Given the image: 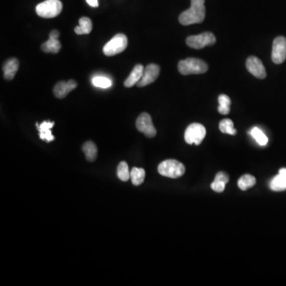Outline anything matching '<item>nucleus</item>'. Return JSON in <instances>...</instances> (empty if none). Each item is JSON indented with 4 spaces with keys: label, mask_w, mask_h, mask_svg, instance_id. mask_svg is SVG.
<instances>
[{
    "label": "nucleus",
    "mask_w": 286,
    "mask_h": 286,
    "mask_svg": "<svg viewBox=\"0 0 286 286\" xmlns=\"http://www.w3.org/2000/svg\"><path fill=\"white\" fill-rule=\"evenodd\" d=\"M205 0H191V7L187 11L182 12L179 16L181 25L189 26L201 23L205 19Z\"/></svg>",
    "instance_id": "f257e3e1"
},
{
    "label": "nucleus",
    "mask_w": 286,
    "mask_h": 286,
    "mask_svg": "<svg viewBox=\"0 0 286 286\" xmlns=\"http://www.w3.org/2000/svg\"><path fill=\"white\" fill-rule=\"evenodd\" d=\"M208 69L207 63L197 58H187L178 64V70L182 75L201 74L206 73Z\"/></svg>",
    "instance_id": "f03ea898"
},
{
    "label": "nucleus",
    "mask_w": 286,
    "mask_h": 286,
    "mask_svg": "<svg viewBox=\"0 0 286 286\" xmlns=\"http://www.w3.org/2000/svg\"><path fill=\"white\" fill-rule=\"evenodd\" d=\"M62 8V3L60 0H46L36 7V12L40 17L52 19L59 16Z\"/></svg>",
    "instance_id": "7ed1b4c3"
},
{
    "label": "nucleus",
    "mask_w": 286,
    "mask_h": 286,
    "mask_svg": "<svg viewBox=\"0 0 286 286\" xmlns=\"http://www.w3.org/2000/svg\"><path fill=\"white\" fill-rule=\"evenodd\" d=\"M159 174L170 178H181L185 174V168L181 162L176 160H166L159 166Z\"/></svg>",
    "instance_id": "20e7f679"
},
{
    "label": "nucleus",
    "mask_w": 286,
    "mask_h": 286,
    "mask_svg": "<svg viewBox=\"0 0 286 286\" xmlns=\"http://www.w3.org/2000/svg\"><path fill=\"white\" fill-rule=\"evenodd\" d=\"M128 41L126 35L118 34L103 47V54L107 57L117 55L126 50Z\"/></svg>",
    "instance_id": "39448f33"
},
{
    "label": "nucleus",
    "mask_w": 286,
    "mask_h": 286,
    "mask_svg": "<svg viewBox=\"0 0 286 286\" xmlns=\"http://www.w3.org/2000/svg\"><path fill=\"white\" fill-rule=\"evenodd\" d=\"M206 135V129L202 124L192 123L185 130V140L188 144L199 146Z\"/></svg>",
    "instance_id": "423d86ee"
},
{
    "label": "nucleus",
    "mask_w": 286,
    "mask_h": 286,
    "mask_svg": "<svg viewBox=\"0 0 286 286\" xmlns=\"http://www.w3.org/2000/svg\"><path fill=\"white\" fill-rule=\"evenodd\" d=\"M216 37L211 32H205L198 35L188 37L186 44L195 50H200L216 43Z\"/></svg>",
    "instance_id": "0eeeda50"
},
{
    "label": "nucleus",
    "mask_w": 286,
    "mask_h": 286,
    "mask_svg": "<svg viewBox=\"0 0 286 286\" xmlns=\"http://www.w3.org/2000/svg\"><path fill=\"white\" fill-rule=\"evenodd\" d=\"M272 61L276 65L282 64L286 59V38L280 36L275 38L272 49Z\"/></svg>",
    "instance_id": "6e6552de"
},
{
    "label": "nucleus",
    "mask_w": 286,
    "mask_h": 286,
    "mask_svg": "<svg viewBox=\"0 0 286 286\" xmlns=\"http://www.w3.org/2000/svg\"><path fill=\"white\" fill-rule=\"evenodd\" d=\"M136 127L147 137H154L156 135L157 130L153 124L151 115L147 113H141L136 120Z\"/></svg>",
    "instance_id": "1a4fd4ad"
},
{
    "label": "nucleus",
    "mask_w": 286,
    "mask_h": 286,
    "mask_svg": "<svg viewBox=\"0 0 286 286\" xmlns=\"http://www.w3.org/2000/svg\"><path fill=\"white\" fill-rule=\"evenodd\" d=\"M246 66L248 72L255 76L256 78L265 79L266 77L265 67L261 60L257 57L254 56L249 57L246 61Z\"/></svg>",
    "instance_id": "9d476101"
},
{
    "label": "nucleus",
    "mask_w": 286,
    "mask_h": 286,
    "mask_svg": "<svg viewBox=\"0 0 286 286\" xmlns=\"http://www.w3.org/2000/svg\"><path fill=\"white\" fill-rule=\"evenodd\" d=\"M159 73H160V67L159 65L155 64L147 65L144 69L142 77L139 82L137 83V85L138 87H145L152 84L159 77Z\"/></svg>",
    "instance_id": "9b49d317"
},
{
    "label": "nucleus",
    "mask_w": 286,
    "mask_h": 286,
    "mask_svg": "<svg viewBox=\"0 0 286 286\" xmlns=\"http://www.w3.org/2000/svg\"><path fill=\"white\" fill-rule=\"evenodd\" d=\"M60 33L58 31H51L50 34V39L47 42L42 45V50L45 53H51V54H57L61 50V42L58 40Z\"/></svg>",
    "instance_id": "f8f14e48"
},
{
    "label": "nucleus",
    "mask_w": 286,
    "mask_h": 286,
    "mask_svg": "<svg viewBox=\"0 0 286 286\" xmlns=\"http://www.w3.org/2000/svg\"><path fill=\"white\" fill-rule=\"evenodd\" d=\"M77 87V84L73 80L69 81H60L56 84L54 88V93L56 97L58 99H63L66 97L69 92Z\"/></svg>",
    "instance_id": "ddd939ff"
},
{
    "label": "nucleus",
    "mask_w": 286,
    "mask_h": 286,
    "mask_svg": "<svg viewBox=\"0 0 286 286\" xmlns=\"http://www.w3.org/2000/svg\"><path fill=\"white\" fill-rule=\"evenodd\" d=\"M54 124H55L54 122H50V121H44L41 124H36L38 131L40 133L39 135L41 139L45 140L48 142L55 139L51 132V128L54 126Z\"/></svg>",
    "instance_id": "4468645a"
},
{
    "label": "nucleus",
    "mask_w": 286,
    "mask_h": 286,
    "mask_svg": "<svg viewBox=\"0 0 286 286\" xmlns=\"http://www.w3.org/2000/svg\"><path fill=\"white\" fill-rule=\"evenodd\" d=\"M19 61L16 58H11L4 63V78L7 80H13L16 73L19 70Z\"/></svg>",
    "instance_id": "2eb2a0df"
},
{
    "label": "nucleus",
    "mask_w": 286,
    "mask_h": 286,
    "mask_svg": "<svg viewBox=\"0 0 286 286\" xmlns=\"http://www.w3.org/2000/svg\"><path fill=\"white\" fill-rule=\"evenodd\" d=\"M144 67L141 65H137L134 66L130 76H128L127 79L124 82V86L126 88H131L133 85H135L137 83L139 82L141 77H142L143 73H144Z\"/></svg>",
    "instance_id": "dca6fc26"
},
{
    "label": "nucleus",
    "mask_w": 286,
    "mask_h": 286,
    "mask_svg": "<svg viewBox=\"0 0 286 286\" xmlns=\"http://www.w3.org/2000/svg\"><path fill=\"white\" fill-rule=\"evenodd\" d=\"M76 35H88L92 31V23L89 18L82 17L79 20V26L75 28Z\"/></svg>",
    "instance_id": "f3484780"
},
{
    "label": "nucleus",
    "mask_w": 286,
    "mask_h": 286,
    "mask_svg": "<svg viewBox=\"0 0 286 286\" xmlns=\"http://www.w3.org/2000/svg\"><path fill=\"white\" fill-rule=\"evenodd\" d=\"M85 158L88 162H94L97 158V147L93 141H87L82 147Z\"/></svg>",
    "instance_id": "a211bd4d"
},
{
    "label": "nucleus",
    "mask_w": 286,
    "mask_h": 286,
    "mask_svg": "<svg viewBox=\"0 0 286 286\" xmlns=\"http://www.w3.org/2000/svg\"><path fill=\"white\" fill-rule=\"evenodd\" d=\"M271 190L275 192H280L286 189V176L279 174L273 178L269 183Z\"/></svg>",
    "instance_id": "6ab92c4d"
},
{
    "label": "nucleus",
    "mask_w": 286,
    "mask_h": 286,
    "mask_svg": "<svg viewBox=\"0 0 286 286\" xmlns=\"http://www.w3.org/2000/svg\"><path fill=\"white\" fill-rule=\"evenodd\" d=\"M256 184V179L254 176L250 174H244L238 181V186L241 190L246 191L253 187Z\"/></svg>",
    "instance_id": "aec40b11"
},
{
    "label": "nucleus",
    "mask_w": 286,
    "mask_h": 286,
    "mask_svg": "<svg viewBox=\"0 0 286 286\" xmlns=\"http://www.w3.org/2000/svg\"><path fill=\"white\" fill-rule=\"evenodd\" d=\"M218 101H219L218 111H219V114H228L230 113V106H231V99L227 95L222 94L218 98Z\"/></svg>",
    "instance_id": "412c9836"
},
{
    "label": "nucleus",
    "mask_w": 286,
    "mask_h": 286,
    "mask_svg": "<svg viewBox=\"0 0 286 286\" xmlns=\"http://www.w3.org/2000/svg\"><path fill=\"white\" fill-rule=\"evenodd\" d=\"M146 172L141 168L133 167L130 172V178L133 185H140L145 179Z\"/></svg>",
    "instance_id": "4be33fe9"
},
{
    "label": "nucleus",
    "mask_w": 286,
    "mask_h": 286,
    "mask_svg": "<svg viewBox=\"0 0 286 286\" xmlns=\"http://www.w3.org/2000/svg\"><path fill=\"white\" fill-rule=\"evenodd\" d=\"M219 127L222 133H227L231 135L236 134L237 130L234 128V122L229 118L223 119L221 122H219Z\"/></svg>",
    "instance_id": "5701e85b"
},
{
    "label": "nucleus",
    "mask_w": 286,
    "mask_h": 286,
    "mask_svg": "<svg viewBox=\"0 0 286 286\" xmlns=\"http://www.w3.org/2000/svg\"><path fill=\"white\" fill-rule=\"evenodd\" d=\"M92 82L94 86L100 88H108L112 85L111 79L104 76H94Z\"/></svg>",
    "instance_id": "b1692460"
},
{
    "label": "nucleus",
    "mask_w": 286,
    "mask_h": 286,
    "mask_svg": "<svg viewBox=\"0 0 286 286\" xmlns=\"http://www.w3.org/2000/svg\"><path fill=\"white\" fill-rule=\"evenodd\" d=\"M117 175H118V178L122 181H127L130 179V174L126 162H121L119 163L117 168Z\"/></svg>",
    "instance_id": "393cba45"
},
{
    "label": "nucleus",
    "mask_w": 286,
    "mask_h": 286,
    "mask_svg": "<svg viewBox=\"0 0 286 286\" xmlns=\"http://www.w3.org/2000/svg\"><path fill=\"white\" fill-rule=\"evenodd\" d=\"M252 137L257 141V144L260 146H265L268 142V137H266L265 133L260 130L259 128L254 127L250 131Z\"/></svg>",
    "instance_id": "a878e982"
},
{
    "label": "nucleus",
    "mask_w": 286,
    "mask_h": 286,
    "mask_svg": "<svg viewBox=\"0 0 286 286\" xmlns=\"http://www.w3.org/2000/svg\"><path fill=\"white\" fill-rule=\"evenodd\" d=\"M226 185L227 184L223 183L222 181L214 180L213 182L211 185V188H212V190L215 191L216 193H222L225 189Z\"/></svg>",
    "instance_id": "bb28decb"
},
{
    "label": "nucleus",
    "mask_w": 286,
    "mask_h": 286,
    "mask_svg": "<svg viewBox=\"0 0 286 286\" xmlns=\"http://www.w3.org/2000/svg\"><path fill=\"white\" fill-rule=\"evenodd\" d=\"M216 181H222L223 183L227 184L229 181V177L227 174L223 173V172H219L216 174V178H215Z\"/></svg>",
    "instance_id": "cd10ccee"
},
{
    "label": "nucleus",
    "mask_w": 286,
    "mask_h": 286,
    "mask_svg": "<svg viewBox=\"0 0 286 286\" xmlns=\"http://www.w3.org/2000/svg\"><path fill=\"white\" fill-rule=\"evenodd\" d=\"M86 2L88 3V5L92 8L99 7V0H86Z\"/></svg>",
    "instance_id": "c85d7f7f"
},
{
    "label": "nucleus",
    "mask_w": 286,
    "mask_h": 286,
    "mask_svg": "<svg viewBox=\"0 0 286 286\" xmlns=\"http://www.w3.org/2000/svg\"><path fill=\"white\" fill-rule=\"evenodd\" d=\"M279 174H281V175L286 176V169L285 168L280 169V170H279Z\"/></svg>",
    "instance_id": "c756f323"
}]
</instances>
